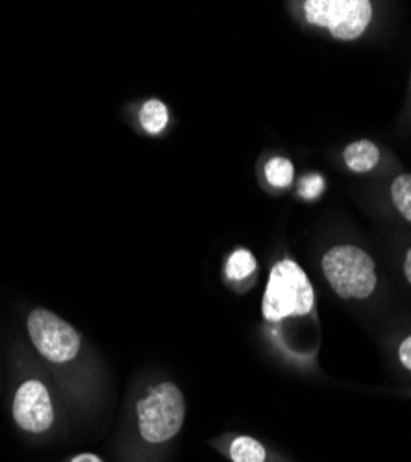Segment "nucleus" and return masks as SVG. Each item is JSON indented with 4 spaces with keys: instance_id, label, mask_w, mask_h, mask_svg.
I'll list each match as a JSON object with an SVG mask.
<instances>
[{
    "instance_id": "1a4fd4ad",
    "label": "nucleus",
    "mask_w": 411,
    "mask_h": 462,
    "mask_svg": "<svg viewBox=\"0 0 411 462\" xmlns=\"http://www.w3.org/2000/svg\"><path fill=\"white\" fill-rule=\"evenodd\" d=\"M230 457L234 462H266L267 451L250 437H238L230 446Z\"/></svg>"
},
{
    "instance_id": "ddd939ff",
    "label": "nucleus",
    "mask_w": 411,
    "mask_h": 462,
    "mask_svg": "<svg viewBox=\"0 0 411 462\" xmlns=\"http://www.w3.org/2000/svg\"><path fill=\"white\" fill-rule=\"evenodd\" d=\"M322 190H324V180L319 174H313V176L303 180L301 195L304 199H317Z\"/></svg>"
},
{
    "instance_id": "39448f33",
    "label": "nucleus",
    "mask_w": 411,
    "mask_h": 462,
    "mask_svg": "<svg viewBox=\"0 0 411 462\" xmlns=\"http://www.w3.org/2000/svg\"><path fill=\"white\" fill-rule=\"evenodd\" d=\"M26 328L35 350L51 363H69L80 352V333L47 310H33Z\"/></svg>"
},
{
    "instance_id": "6e6552de",
    "label": "nucleus",
    "mask_w": 411,
    "mask_h": 462,
    "mask_svg": "<svg viewBox=\"0 0 411 462\" xmlns=\"http://www.w3.org/2000/svg\"><path fill=\"white\" fill-rule=\"evenodd\" d=\"M139 121L143 125V128L148 132V134H160L167 123H169V111H167V106L162 102V100H148L141 113H139Z\"/></svg>"
},
{
    "instance_id": "f03ea898",
    "label": "nucleus",
    "mask_w": 411,
    "mask_h": 462,
    "mask_svg": "<svg viewBox=\"0 0 411 462\" xmlns=\"http://www.w3.org/2000/svg\"><path fill=\"white\" fill-rule=\"evenodd\" d=\"M322 271L341 298H369L377 287L375 261L358 246L340 245L322 257Z\"/></svg>"
},
{
    "instance_id": "9d476101",
    "label": "nucleus",
    "mask_w": 411,
    "mask_h": 462,
    "mask_svg": "<svg viewBox=\"0 0 411 462\" xmlns=\"http://www.w3.org/2000/svg\"><path fill=\"white\" fill-rule=\"evenodd\" d=\"M391 199L397 211L411 222V174H400L391 183Z\"/></svg>"
},
{
    "instance_id": "423d86ee",
    "label": "nucleus",
    "mask_w": 411,
    "mask_h": 462,
    "mask_svg": "<svg viewBox=\"0 0 411 462\" xmlns=\"http://www.w3.org/2000/svg\"><path fill=\"white\" fill-rule=\"evenodd\" d=\"M12 412L23 431L45 433L54 421V407L45 384L37 379L24 381L15 393Z\"/></svg>"
},
{
    "instance_id": "9b49d317",
    "label": "nucleus",
    "mask_w": 411,
    "mask_h": 462,
    "mask_svg": "<svg viewBox=\"0 0 411 462\" xmlns=\"http://www.w3.org/2000/svg\"><path fill=\"white\" fill-rule=\"evenodd\" d=\"M256 271V257L248 250H236L227 263V276L234 282L248 278Z\"/></svg>"
},
{
    "instance_id": "20e7f679",
    "label": "nucleus",
    "mask_w": 411,
    "mask_h": 462,
    "mask_svg": "<svg viewBox=\"0 0 411 462\" xmlns=\"http://www.w3.org/2000/svg\"><path fill=\"white\" fill-rule=\"evenodd\" d=\"M304 14L308 23L328 28L335 40L350 42L369 26L372 5L369 0H308Z\"/></svg>"
},
{
    "instance_id": "f257e3e1",
    "label": "nucleus",
    "mask_w": 411,
    "mask_h": 462,
    "mask_svg": "<svg viewBox=\"0 0 411 462\" xmlns=\"http://www.w3.org/2000/svg\"><path fill=\"white\" fill-rule=\"evenodd\" d=\"M313 287L301 266L291 259L273 266L261 305L266 320L282 322L287 317L308 315L313 310Z\"/></svg>"
},
{
    "instance_id": "f8f14e48",
    "label": "nucleus",
    "mask_w": 411,
    "mask_h": 462,
    "mask_svg": "<svg viewBox=\"0 0 411 462\" xmlns=\"http://www.w3.org/2000/svg\"><path fill=\"white\" fill-rule=\"evenodd\" d=\"M266 176H267L271 185H275V187H287L293 181L294 167H293V163L289 160L278 156V158H273L266 165Z\"/></svg>"
},
{
    "instance_id": "7ed1b4c3",
    "label": "nucleus",
    "mask_w": 411,
    "mask_h": 462,
    "mask_svg": "<svg viewBox=\"0 0 411 462\" xmlns=\"http://www.w3.org/2000/svg\"><path fill=\"white\" fill-rule=\"evenodd\" d=\"M141 437L151 444L171 440L185 418V402L182 391L173 383H162L137 403Z\"/></svg>"
},
{
    "instance_id": "dca6fc26",
    "label": "nucleus",
    "mask_w": 411,
    "mask_h": 462,
    "mask_svg": "<svg viewBox=\"0 0 411 462\" xmlns=\"http://www.w3.org/2000/svg\"><path fill=\"white\" fill-rule=\"evenodd\" d=\"M404 274L407 278V282L411 283V248L406 254V261H404Z\"/></svg>"
},
{
    "instance_id": "4468645a",
    "label": "nucleus",
    "mask_w": 411,
    "mask_h": 462,
    "mask_svg": "<svg viewBox=\"0 0 411 462\" xmlns=\"http://www.w3.org/2000/svg\"><path fill=\"white\" fill-rule=\"evenodd\" d=\"M398 359H400L402 366L411 372V335L406 337L402 340V344L398 346Z\"/></svg>"
},
{
    "instance_id": "2eb2a0df",
    "label": "nucleus",
    "mask_w": 411,
    "mask_h": 462,
    "mask_svg": "<svg viewBox=\"0 0 411 462\" xmlns=\"http://www.w3.org/2000/svg\"><path fill=\"white\" fill-rule=\"evenodd\" d=\"M70 462H104L100 457L93 455V453H80L74 457Z\"/></svg>"
},
{
    "instance_id": "0eeeda50",
    "label": "nucleus",
    "mask_w": 411,
    "mask_h": 462,
    "mask_svg": "<svg viewBox=\"0 0 411 462\" xmlns=\"http://www.w3.org/2000/svg\"><path fill=\"white\" fill-rule=\"evenodd\" d=\"M345 163L350 171L354 172H369L370 169H375L380 162V150L375 143H370L367 139L350 143L345 152H343Z\"/></svg>"
}]
</instances>
